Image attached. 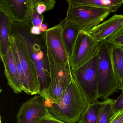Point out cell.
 Instances as JSON below:
<instances>
[{
    "label": "cell",
    "mask_w": 123,
    "mask_h": 123,
    "mask_svg": "<svg viewBox=\"0 0 123 123\" xmlns=\"http://www.w3.org/2000/svg\"><path fill=\"white\" fill-rule=\"evenodd\" d=\"M97 55L98 98L104 101L114 93L118 92L119 82L112 65L110 43L106 40L100 42Z\"/></svg>",
    "instance_id": "3"
},
{
    "label": "cell",
    "mask_w": 123,
    "mask_h": 123,
    "mask_svg": "<svg viewBox=\"0 0 123 123\" xmlns=\"http://www.w3.org/2000/svg\"><path fill=\"white\" fill-rule=\"evenodd\" d=\"M123 0H68V5L73 7L88 6L116 12L123 4Z\"/></svg>",
    "instance_id": "15"
},
{
    "label": "cell",
    "mask_w": 123,
    "mask_h": 123,
    "mask_svg": "<svg viewBox=\"0 0 123 123\" xmlns=\"http://www.w3.org/2000/svg\"><path fill=\"white\" fill-rule=\"evenodd\" d=\"M108 10L88 6L68 5L65 20L76 24L82 31H88L101 23L110 15Z\"/></svg>",
    "instance_id": "6"
},
{
    "label": "cell",
    "mask_w": 123,
    "mask_h": 123,
    "mask_svg": "<svg viewBox=\"0 0 123 123\" xmlns=\"http://www.w3.org/2000/svg\"><path fill=\"white\" fill-rule=\"evenodd\" d=\"M89 106L73 77L59 103L48 107L50 115L67 123H76Z\"/></svg>",
    "instance_id": "2"
},
{
    "label": "cell",
    "mask_w": 123,
    "mask_h": 123,
    "mask_svg": "<svg viewBox=\"0 0 123 123\" xmlns=\"http://www.w3.org/2000/svg\"><path fill=\"white\" fill-rule=\"evenodd\" d=\"M44 40L57 62L64 64L69 62V55L62 37L61 22L44 33Z\"/></svg>",
    "instance_id": "11"
},
{
    "label": "cell",
    "mask_w": 123,
    "mask_h": 123,
    "mask_svg": "<svg viewBox=\"0 0 123 123\" xmlns=\"http://www.w3.org/2000/svg\"><path fill=\"white\" fill-rule=\"evenodd\" d=\"M40 28L42 32H43V33H45L46 31L48 29L47 28V26L46 24L43 23L40 26Z\"/></svg>",
    "instance_id": "27"
},
{
    "label": "cell",
    "mask_w": 123,
    "mask_h": 123,
    "mask_svg": "<svg viewBox=\"0 0 123 123\" xmlns=\"http://www.w3.org/2000/svg\"><path fill=\"white\" fill-rule=\"evenodd\" d=\"M116 44H117V45H118V46H120L122 47L123 48V42H120V43H118Z\"/></svg>",
    "instance_id": "28"
},
{
    "label": "cell",
    "mask_w": 123,
    "mask_h": 123,
    "mask_svg": "<svg viewBox=\"0 0 123 123\" xmlns=\"http://www.w3.org/2000/svg\"><path fill=\"white\" fill-rule=\"evenodd\" d=\"M3 65L8 85L16 94L24 91L23 86L17 69L14 53L10 45Z\"/></svg>",
    "instance_id": "13"
},
{
    "label": "cell",
    "mask_w": 123,
    "mask_h": 123,
    "mask_svg": "<svg viewBox=\"0 0 123 123\" xmlns=\"http://www.w3.org/2000/svg\"><path fill=\"white\" fill-rule=\"evenodd\" d=\"M61 23L63 40L69 57L78 37L81 31L77 25L72 21L64 19Z\"/></svg>",
    "instance_id": "16"
},
{
    "label": "cell",
    "mask_w": 123,
    "mask_h": 123,
    "mask_svg": "<svg viewBox=\"0 0 123 123\" xmlns=\"http://www.w3.org/2000/svg\"><path fill=\"white\" fill-rule=\"evenodd\" d=\"M32 26L15 23L12 25L11 34L18 38L26 47L38 74L40 86L38 95L43 96L47 102L51 74L47 52H44L39 39L30 33Z\"/></svg>",
    "instance_id": "1"
},
{
    "label": "cell",
    "mask_w": 123,
    "mask_h": 123,
    "mask_svg": "<svg viewBox=\"0 0 123 123\" xmlns=\"http://www.w3.org/2000/svg\"><path fill=\"white\" fill-rule=\"evenodd\" d=\"M97 54L78 68L71 69L73 77L88 105L98 101Z\"/></svg>",
    "instance_id": "5"
},
{
    "label": "cell",
    "mask_w": 123,
    "mask_h": 123,
    "mask_svg": "<svg viewBox=\"0 0 123 123\" xmlns=\"http://www.w3.org/2000/svg\"><path fill=\"white\" fill-rule=\"evenodd\" d=\"M30 33L33 36H38L41 35L42 32L40 27L33 26L30 29Z\"/></svg>",
    "instance_id": "26"
},
{
    "label": "cell",
    "mask_w": 123,
    "mask_h": 123,
    "mask_svg": "<svg viewBox=\"0 0 123 123\" xmlns=\"http://www.w3.org/2000/svg\"><path fill=\"white\" fill-rule=\"evenodd\" d=\"M100 43L92 38L85 31H81L69 57L71 69L79 67L96 55Z\"/></svg>",
    "instance_id": "9"
},
{
    "label": "cell",
    "mask_w": 123,
    "mask_h": 123,
    "mask_svg": "<svg viewBox=\"0 0 123 123\" xmlns=\"http://www.w3.org/2000/svg\"><path fill=\"white\" fill-rule=\"evenodd\" d=\"M35 5L34 0H0V12L13 24L33 26L31 18Z\"/></svg>",
    "instance_id": "8"
},
{
    "label": "cell",
    "mask_w": 123,
    "mask_h": 123,
    "mask_svg": "<svg viewBox=\"0 0 123 123\" xmlns=\"http://www.w3.org/2000/svg\"><path fill=\"white\" fill-rule=\"evenodd\" d=\"M10 44L16 54L25 73L28 87L29 94H38L39 82L36 67L25 45L15 36L11 34Z\"/></svg>",
    "instance_id": "7"
},
{
    "label": "cell",
    "mask_w": 123,
    "mask_h": 123,
    "mask_svg": "<svg viewBox=\"0 0 123 123\" xmlns=\"http://www.w3.org/2000/svg\"><path fill=\"white\" fill-rule=\"evenodd\" d=\"M47 55L51 74V82L48 91V107L60 101L72 80L71 68L69 62L64 64L58 63L54 58L49 46L44 40Z\"/></svg>",
    "instance_id": "4"
},
{
    "label": "cell",
    "mask_w": 123,
    "mask_h": 123,
    "mask_svg": "<svg viewBox=\"0 0 123 123\" xmlns=\"http://www.w3.org/2000/svg\"><path fill=\"white\" fill-rule=\"evenodd\" d=\"M114 100L109 98L102 101L97 123H111L116 114L113 108Z\"/></svg>",
    "instance_id": "18"
},
{
    "label": "cell",
    "mask_w": 123,
    "mask_h": 123,
    "mask_svg": "<svg viewBox=\"0 0 123 123\" xmlns=\"http://www.w3.org/2000/svg\"><path fill=\"white\" fill-rule=\"evenodd\" d=\"M34 10L41 14L53 9L56 4L55 0H34Z\"/></svg>",
    "instance_id": "20"
},
{
    "label": "cell",
    "mask_w": 123,
    "mask_h": 123,
    "mask_svg": "<svg viewBox=\"0 0 123 123\" xmlns=\"http://www.w3.org/2000/svg\"><path fill=\"white\" fill-rule=\"evenodd\" d=\"M119 90H121L122 91H123V79L122 81V83L121 85V87H120Z\"/></svg>",
    "instance_id": "29"
},
{
    "label": "cell",
    "mask_w": 123,
    "mask_h": 123,
    "mask_svg": "<svg viewBox=\"0 0 123 123\" xmlns=\"http://www.w3.org/2000/svg\"><path fill=\"white\" fill-rule=\"evenodd\" d=\"M111 123H123V111L116 114Z\"/></svg>",
    "instance_id": "25"
},
{
    "label": "cell",
    "mask_w": 123,
    "mask_h": 123,
    "mask_svg": "<svg viewBox=\"0 0 123 123\" xmlns=\"http://www.w3.org/2000/svg\"><path fill=\"white\" fill-rule=\"evenodd\" d=\"M102 102L98 100L90 105L83 112L78 123H97Z\"/></svg>",
    "instance_id": "19"
},
{
    "label": "cell",
    "mask_w": 123,
    "mask_h": 123,
    "mask_svg": "<svg viewBox=\"0 0 123 123\" xmlns=\"http://www.w3.org/2000/svg\"><path fill=\"white\" fill-rule=\"evenodd\" d=\"M44 16L34 10L31 18V24L33 26L40 27L43 24Z\"/></svg>",
    "instance_id": "22"
},
{
    "label": "cell",
    "mask_w": 123,
    "mask_h": 123,
    "mask_svg": "<svg viewBox=\"0 0 123 123\" xmlns=\"http://www.w3.org/2000/svg\"><path fill=\"white\" fill-rule=\"evenodd\" d=\"M123 25V15L115 14L107 20L86 32L98 42L106 40Z\"/></svg>",
    "instance_id": "12"
},
{
    "label": "cell",
    "mask_w": 123,
    "mask_h": 123,
    "mask_svg": "<svg viewBox=\"0 0 123 123\" xmlns=\"http://www.w3.org/2000/svg\"><path fill=\"white\" fill-rule=\"evenodd\" d=\"M38 123H67L55 118L51 115L44 118Z\"/></svg>",
    "instance_id": "24"
},
{
    "label": "cell",
    "mask_w": 123,
    "mask_h": 123,
    "mask_svg": "<svg viewBox=\"0 0 123 123\" xmlns=\"http://www.w3.org/2000/svg\"><path fill=\"white\" fill-rule=\"evenodd\" d=\"M109 43L112 65L119 82L120 88L123 79V48L117 44Z\"/></svg>",
    "instance_id": "17"
},
{
    "label": "cell",
    "mask_w": 123,
    "mask_h": 123,
    "mask_svg": "<svg viewBox=\"0 0 123 123\" xmlns=\"http://www.w3.org/2000/svg\"><path fill=\"white\" fill-rule=\"evenodd\" d=\"M109 43L117 44L123 42V25L106 39Z\"/></svg>",
    "instance_id": "21"
},
{
    "label": "cell",
    "mask_w": 123,
    "mask_h": 123,
    "mask_svg": "<svg viewBox=\"0 0 123 123\" xmlns=\"http://www.w3.org/2000/svg\"><path fill=\"white\" fill-rule=\"evenodd\" d=\"M113 108L115 114L123 111V91L119 97L114 100Z\"/></svg>",
    "instance_id": "23"
},
{
    "label": "cell",
    "mask_w": 123,
    "mask_h": 123,
    "mask_svg": "<svg viewBox=\"0 0 123 123\" xmlns=\"http://www.w3.org/2000/svg\"><path fill=\"white\" fill-rule=\"evenodd\" d=\"M0 12V56L3 64L10 46L9 41L11 36L13 23L3 13Z\"/></svg>",
    "instance_id": "14"
},
{
    "label": "cell",
    "mask_w": 123,
    "mask_h": 123,
    "mask_svg": "<svg viewBox=\"0 0 123 123\" xmlns=\"http://www.w3.org/2000/svg\"><path fill=\"white\" fill-rule=\"evenodd\" d=\"M44 98L38 95L23 103L16 116L18 123H38L50 115Z\"/></svg>",
    "instance_id": "10"
},
{
    "label": "cell",
    "mask_w": 123,
    "mask_h": 123,
    "mask_svg": "<svg viewBox=\"0 0 123 123\" xmlns=\"http://www.w3.org/2000/svg\"><path fill=\"white\" fill-rule=\"evenodd\" d=\"M122 5H123V4H122Z\"/></svg>",
    "instance_id": "30"
}]
</instances>
